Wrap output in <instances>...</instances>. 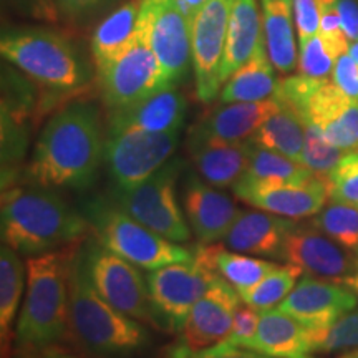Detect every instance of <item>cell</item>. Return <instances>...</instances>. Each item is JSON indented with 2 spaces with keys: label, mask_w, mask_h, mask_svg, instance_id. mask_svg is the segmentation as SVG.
I'll use <instances>...</instances> for the list:
<instances>
[{
  "label": "cell",
  "mask_w": 358,
  "mask_h": 358,
  "mask_svg": "<svg viewBox=\"0 0 358 358\" xmlns=\"http://www.w3.org/2000/svg\"><path fill=\"white\" fill-rule=\"evenodd\" d=\"M103 156L100 111L88 101L69 103L40 133L29 179L55 189L85 191L95 182Z\"/></svg>",
  "instance_id": "1"
},
{
  "label": "cell",
  "mask_w": 358,
  "mask_h": 358,
  "mask_svg": "<svg viewBox=\"0 0 358 358\" xmlns=\"http://www.w3.org/2000/svg\"><path fill=\"white\" fill-rule=\"evenodd\" d=\"M70 335L92 358H148L153 337L140 320L120 312L92 284L85 262L83 241L77 244L69 271Z\"/></svg>",
  "instance_id": "2"
},
{
  "label": "cell",
  "mask_w": 358,
  "mask_h": 358,
  "mask_svg": "<svg viewBox=\"0 0 358 358\" xmlns=\"http://www.w3.org/2000/svg\"><path fill=\"white\" fill-rule=\"evenodd\" d=\"M0 227L2 243L29 257L82 243L90 231L82 211L71 208L55 187L37 182L3 187Z\"/></svg>",
  "instance_id": "3"
},
{
  "label": "cell",
  "mask_w": 358,
  "mask_h": 358,
  "mask_svg": "<svg viewBox=\"0 0 358 358\" xmlns=\"http://www.w3.org/2000/svg\"><path fill=\"white\" fill-rule=\"evenodd\" d=\"M73 249L27 259V289L15 327V348L27 358L42 355L69 338V271Z\"/></svg>",
  "instance_id": "4"
},
{
  "label": "cell",
  "mask_w": 358,
  "mask_h": 358,
  "mask_svg": "<svg viewBox=\"0 0 358 358\" xmlns=\"http://www.w3.org/2000/svg\"><path fill=\"white\" fill-rule=\"evenodd\" d=\"M0 53L34 82L55 92H75L92 80V66L83 52L55 30L38 27L6 30Z\"/></svg>",
  "instance_id": "5"
},
{
  "label": "cell",
  "mask_w": 358,
  "mask_h": 358,
  "mask_svg": "<svg viewBox=\"0 0 358 358\" xmlns=\"http://www.w3.org/2000/svg\"><path fill=\"white\" fill-rule=\"evenodd\" d=\"M82 214L103 248L145 271L186 262L194 257V249L182 248L156 234L106 196H93L83 201Z\"/></svg>",
  "instance_id": "6"
},
{
  "label": "cell",
  "mask_w": 358,
  "mask_h": 358,
  "mask_svg": "<svg viewBox=\"0 0 358 358\" xmlns=\"http://www.w3.org/2000/svg\"><path fill=\"white\" fill-rule=\"evenodd\" d=\"M217 277L209 244L198 245L191 261L148 271L146 282L155 310V327L164 332L181 334L192 306Z\"/></svg>",
  "instance_id": "7"
},
{
  "label": "cell",
  "mask_w": 358,
  "mask_h": 358,
  "mask_svg": "<svg viewBox=\"0 0 358 358\" xmlns=\"http://www.w3.org/2000/svg\"><path fill=\"white\" fill-rule=\"evenodd\" d=\"M182 159H169L153 176L128 189L113 187L110 199L129 216L145 224L171 243L191 239V227L179 208L176 185L182 171Z\"/></svg>",
  "instance_id": "8"
},
{
  "label": "cell",
  "mask_w": 358,
  "mask_h": 358,
  "mask_svg": "<svg viewBox=\"0 0 358 358\" xmlns=\"http://www.w3.org/2000/svg\"><path fill=\"white\" fill-rule=\"evenodd\" d=\"M179 134L181 131L108 129L103 159L113 187L128 189L153 176L171 159L179 145Z\"/></svg>",
  "instance_id": "9"
},
{
  "label": "cell",
  "mask_w": 358,
  "mask_h": 358,
  "mask_svg": "<svg viewBox=\"0 0 358 358\" xmlns=\"http://www.w3.org/2000/svg\"><path fill=\"white\" fill-rule=\"evenodd\" d=\"M83 250L88 275L98 294L120 312L156 325L146 275L138 271L140 267L103 248L95 237L83 241Z\"/></svg>",
  "instance_id": "10"
},
{
  "label": "cell",
  "mask_w": 358,
  "mask_h": 358,
  "mask_svg": "<svg viewBox=\"0 0 358 358\" xmlns=\"http://www.w3.org/2000/svg\"><path fill=\"white\" fill-rule=\"evenodd\" d=\"M138 32L158 58L168 87H178L192 65L191 24L178 0H141Z\"/></svg>",
  "instance_id": "11"
},
{
  "label": "cell",
  "mask_w": 358,
  "mask_h": 358,
  "mask_svg": "<svg viewBox=\"0 0 358 358\" xmlns=\"http://www.w3.org/2000/svg\"><path fill=\"white\" fill-rule=\"evenodd\" d=\"M98 75L101 80L103 100L110 111L145 100L168 87L158 58L140 32L127 50Z\"/></svg>",
  "instance_id": "12"
},
{
  "label": "cell",
  "mask_w": 358,
  "mask_h": 358,
  "mask_svg": "<svg viewBox=\"0 0 358 358\" xmlns=\"http://www.w3.org/2000/svg\"><path fill=\"white\" fill-rule=\"evenodd\" d=\"M231 6L232 0H208L191 24V57L196 95L203 103L213 101L222 85L221 70Z\"/></svg>",
  "instance_id": "13"
},
{
  "label": "cell",
  "mask_w": 358,
  "mask_h": 358,
  "mask_svg": "<svg viewBox=\"0 0 358 358\" xmlns=\"http://www.w3.org/2000/svg\"><path fill=\"white\" fill-rule=\"evenodd\" d=\"M357 306V294L343 282L306 275L277 308L301 322L310 332H320L355 310Z\"/></svg>",
  "instance_id": "14"
},
{
  "label": "cell",
  "mask_w": 358,
  "mask_h": 358,
  "mask_svg": "<svg viewBox=\"0 0 358 358\" xmlns=\"http://www.w3.org/2000/svg\"><path fill=\"white\" fill-rule=\"evenodd\" d=\"M282 261L299 266L306 274L343 282L358 272V257L324 234L313 224H297L285 243Z\"/></svg>",
  "instance_id": "15"
},
{
  "label": "cell",
  "mask_w": 358,
  "mask_h": 358,
  "mask_svg": "<svg viewBox=\"0 0 358 358\" xmlns=\"http://www.w3.org/2000/svg\"><path fill=\"white\" fill-rule=\"evenodd\" d=\"M182 211L192 234L201 244L224 241L243 213L226 192L208 182L198 173H186L182 181Z\"/></svg>",
  "instance_id": "16"
},
{
  "label": "cell",
  "mask_w": 358,
  "mask_h": 358,
  "mask_svg": "<svg viewBox=\"0 0 358 358\" xmlns=\"http://www.w3.org/2000/svg\"><path fill=\"white\" fill-rule=\"evenodd\" d=\"M232 189L243 203L287 219L315 216L325 208L330 196L329 182L320 178H313L303 185H262L241 179Z\"/></svg>",
  "instance_id": "17"
},
{
  "label": "cell",
  "mask_w": 358,
  "mask_h": 358,
  "mask_svg": "<svg viewBox=\"0 0 358 358\" xmlns=\"http://www.w3.org/2000/svg\"><path fill=\"white\" fill-rule=\"evenodd\" d=\"M299 113L315 124L332 146L345 153L358 151V101L334 82L320 80Z\"/></svg>",
  "instance_id": "18"
},
{
  "label": "cell",
  "mask_w": 358,
  "mask_h": 358,
  "mask_svg": "<svg viewBox=\"0 0 358 358\" xmlns=\"http://www.w3.org/2000/svg\"><path fill=\"white\" fill-rule=\"evenodd\" d=\"M241 295L221 275L194 303L182 329V342L192 350H204L231 334Z\"/></svg>",
  "instance_id": "19"
},
{
  "label": "cell",
  "mask_w": 358,
  "mask_h": 358,
  "mask_svg": "<svg viewBox=\"0 0 358 358\" xmlns=\"http://www.w3.org/2000/svg\"><path fill=\"white\" fill-rule=\"evenodd\" d=\"M187 153L201 178L216 187L234 186L248 171L252 138L245 141H221L189 131Z\"/></svg>",
  "instance_id": "20"
},
{
  "label": "cell",
  "mask_w": 358,
  "mask_h": 358,
  "mask_svg": "<svg viewBox=\"0 0 358 358\" xmlns=\"http://www.w3.org/2000/svg\"><path fill=\"white\" fill-rule=\"evenodd\" d=\"M297 222L266 211H243L224 237V245L249 256L282 259L285 243Z\"/></svg>",
  "instance_id": "21"
},
{
  "label": "cell",
  "mask_w": 358,
  "mask_h": 358,
  "mask_svg": "<svg viewBox=\"0 0 358 358\" xmlns=\"http://www.w3.org/2000/svg\"><path fill=\"white\" fill-rule=\"evenodd\" d=\"M187 101L176 87L161 88L145 100L110 111L108 129H143L151 133L181 131Z\"/></svg>",
  "instance_id": "22"
},
{
  "label": "cell",
  "mask_w": 358,
  "mask_h": 358,
  "mask_svg": "<svg viewBox=\"0 0 358 358\" xmlns=\"http://www.w3.org/2000/svg\"><path fill=\"white\" fill-rule=\"evenodd\" d=\"M243 348L272 358H310L312 334L280 308L261 310L257 332Z\"/></svg>",
  "instance_id": "23"
},
{
  "label": "cell",
  "mask_w": 358,
  "mask_h": 358,
  "mask_svg": "<svg viewBox=\"0 0 358 358\" xmlns=\"http://www.w3.org/2000/svg\"><path fill=\"white\" fill-rule=\"evenodd\" d=\"M279 105L275 96L262 101L227 103L191 128L192 133L221 141H245L262 127Z\"/></svg>",
  "instance_id": "24"
},
{
  "label": "cell",
  "mask_w": 358,
  "mask_h": 358,
  "mask_svg": "<svg viewBox=\"0 0 358 358\" xmlns=\"http://www.w3.org/2000/svg\"><path fill=\"white\" fill-rule=\"evenodd\" d=\"M262 40L266 37L256 0H232L221 83H226L245 62H249Z\"/></svg>",
  "instance_id": "25"
},
{
  "label": "cell",
  "mask_w": 358,
  "mask_h": 358,
  "mask_svg": "<svg viewBox=\"0 0 358 358\" xmlns=\"http://www.w3.org/2000/svg\"><path fill=\"white\" fill-rule=\"evenodd\" d=\"M141 0L127 2L100 22L92 38V55L98 73L123 53L138 35Z\"/></svg>",
  "instance_id": "26"
},
{
  "label": "cell",
  "mask_w": 358,
  "mask_h": 358,
  "mask_svg": "<svg viewBox=\"0 0 358 358\" xmlns=\"http://www.w3.org/2000/svg\"><path fill=\"white\" fill-rule=\"evenodd\" d=\"M261 7L268 58L280 73H290L297 66L294 0H261Z\"/></svg>",
  "instance_id": "27"
},
{
  "label": "cell",
  "mask_w": 358,
  "mask_h": 358,
  "mask_svg": "<svg viewBox=\"0 0 358 358\" xmlns=\"http://www.w3.org/2000/svg\"><path fill=\"white\" fill-rule=\"evenodd\" d=\"M274 69L268 58L266 40H262L249 62H245L224 85L221 101H262L274 96L279 87Z\"/></svg>",
  "instance_id": "28"
},
{
  "label": "cell",
  "mask_w": 358,
  "mask_h": 358,
  "mask_svg": "<svg viewBox=\"0 0 358 358\" xmlns=\"http://www.w3.org/2000/svg\"><path fill=\"white\" fill-rule=\"evenodd\" d=\"M252 140L267 150L277 151V153L302 164L306 123H303L302 115L294 106L279 100L277 108L268 115L262 127L254 133Z\"/></svg>",
  "instance_id": "29"
},
{
  "label": "cell",
  "mask_w": 358,
  "mask_h": 358,
  "mask_svg": "<svg viewBox=\"0 0 358 358\" xmlns=\"http://www.w3.org/2000/svg\"><path fill=\"white\" fill-rule=\"evenodd\" d=\"M313 178L303 164L254 143L249 168L241 179L262 185H303Z\"/></svg>",
  "instance_id": "30"
},
{
  "label": "cell",
  "mask_w": 358,
  "mask_h": 358,
  "mask_svg": "<svg viewBox=\"0 0 358 358\" xmlns=\"http://www.w3.org/2000/svg\"><path fill=\"white\" fill-rule=\"evenodd\" d=\"M20 254L2 244L0 249V334L2 343L10 335L13 319H15L22 290L27 284V266L20 261Z\"/></svg>",
  "instance_id": "31"
},
{
  "label": "cell",
  "mask_w": 358,
  "mask_h": 358,
  "mask_svg": "<svg viewBox=\"0 0 358 358\" xmlns=\"http://www.w3.org/2000/svg\"><path fill=\"white\" fill-rule=\"evenodd\" d=\"M211 257L217 274L229 282L239 294L252 289L277 267L274 262L264 261L261 257L244 256L243 252L226 250L219 245H211Z\"/></svg>",
  "instance_id": "32"
},
{
  "label": "cell",
  "mask_w": 358,
  "mask_h": 358,
  "mask_svg": "<svg viewBox=\"0 0 358 358\" xmlns=\"http://www.w3.org/2000/svg\"><path fill=\"white\" fill-rule=\"evenodd\" d=\"M302 274V268L299 266H294V264L277 266L257 285L239 294L241 301L250 307L257 308V310L274 308L277 303H280L292 292Z\"/></svg>",
  "instance_id": "33"
},
{
  "label": "cell",
  "mask_w": 358,
  "mask_h": 358,
  "mask_svg": "<svg viewBox=\"0 0 358 358\" xmlns=\"http://www.w3.org/2000/svg\"><path fill=\"white\" fill-rule=\"evenodd\" d=\"M312 224L334 239L335 243L358 257V209L353 206L337 203L325 204L319 214H315Z\"/></svg>",
  "instance_id": "34"
},
{
  "label": "cell",
  "mask_w": 358,
  "mask_h": 358,
  "mask_svg": "<svg viewBox=\"0 0 358 358\" xmlns=\"http://www.w3.org/2000/svg\"><path fill=\"white\" fill-rule=\"evenodd\" d=\"M303 123H306V141H303L302 164L315 178L329 181L335 166L345 156L343 155L345 151L330 145L315 124L306 122V120H303Z\"/></svg>",
  "instance_id": "35"
},
{
  "label": "cell",
  "mask_w": 358,
  "mask_h": 358,
  "mask_svg": "<svg viewBox=\"0 0 358 358\" xmlns=\"http://www.w3.org/2000/svg\"><path fill=\"white\" fill-rule=\"evenodd\" d=\"M312 334L313 353H338L358 348V308L348 312L329 329Z\"/></svg>",
  "instance_id": "36"
},
{
  "label": "cell",
  "mask_w": 358,
  "mask_h": 358,
  "mask_svg": "<svg viewBox=\"0 0 358 358\" xmlns=\"http://www.w3.org/2000/svg\"><path fill=\"white\" fill-rule=\"evenodd\" d=\"M337 58L338 57L335 55L324 37L320 34H315L313 37L301 43L299 70L308 78L329 80V75H332Z\"/></svg>",
  "instance_id": "37"
},
{
  "label": "cell",
  "mask_w": 358,
  "mask_h": 358,
  "mask_svg": "<svg viewBox=\"0 0 358 358\" xmlns=\"http://www.w3.org/2000/svg\"><path fill=\"white\" fill-rule=\"evenodd\" d=\"M327 182L332 201L358 209V151L343 156Z\"/></svg>",
  "instance_id": "38"
},
{
  "label": "cell",
  "mask_w": 358,
  "mask_h": 358,
  "mask_svg": "<svg viewBox=\"0 0 358 358\" xmlns=\"http://www.w3.org/2000/svg\"><path fill=\"white\" fill-rule=\"evenodd\" d=\"M320 27L319 34L330 45L337 57L348 52V40L340 22L337 0H319Z\"/></svg>",
  "instance_id": "39"
},
{
  "label": "cell",
  "mask_w": 358,
  "mask_h": 358,
  "mask_svg": "<svg viewBox=\"0 0 358 358\" xmlns=\"http://www.w3.org/2000/svg\"><path fill=\"white\" fill-rule=\"evenodd\" d=\"M259 320H261V310L248 306V303L239 306L236 310L234 322H232L231 334L216 345L222 348H243L256 335Z\"/></svg>",
  "instance_id": "40"
},
{
  "label": "cell",
  "mask_w": 358,
  "mask_h": 358,
  "mask_svg": "<svg viewBox=\"0 0 358 358\" xmlns=\"http://www.w3.org/2000/svg\"><path fill=\"white\" fill-rule=\"evenodd\" d=\"M158 358H272L248 348H222L213 345L204 350H192L182 340L169 345Z\"/></svg>",
  "instance_id": "41"
},
{
  "label": "cell",
  "mask_w": 358,
  "mask_h": 358,
  "mask_svg": "<svg viewBox=\"0 0 358 358\" xmlns=\"http://www.w3.org/2000/svg\"><path fill=\"white\" fill-rule=\"evenodd\" d=\"M3 3L22 19L58 24L62 17L57 0H3Z\"/></svg>",
  "instance_id": "42"
},
{
  "label": "cell",
  "mask_w": 358,
  "mask_h": 358,
  "mask_svg": "<svg viewBox=\"0 0 358 358\" xmlns=\"http://www.w3.org/2000/svg\"><path fill=\"white\" fill-rule=\"evenodd\" d=\"M294 22L301 43L319 34V0H294Z\"/></svg>",
  "instance_id": "43"
},
{
  "label": "cell",
  "mask_w": 358,
  "mask_h": 358,
  "mask_svg": "<svg viewBox=\"0 0 358 358\" xmlns=\"http://www.w3.org/2000/svg\"><path fill=\"white\" fill-rule=\"evenodd\" d=\"M332 82L352 100L358 101V64L348 52L335 60Z\"/></svg>",
  "instance_id": "44"
},
{
  "label": "cell",
  "mask_w": 358,
  "mask_h": 358,
  "mask_svg": "<svg viewBox=\"0 0 358 358\" xmlns=\"http://www.w3.org/2000/svg\"><path fill=\"white\" fill-rule=\"evenodd\" d=\"M111 0H57L60 12L71 20L87 19L108 6Z\"/></svg>",
  "instance_id": "45"
},
{
  "label": "cell",
  "mask_w": 358,
  "mask_h": 358,
  "mask_svg": "<svg viewBox=\"0 0 358 358\" xmlns=\"http://www.w3.org/2000/svg\"><path fill=\"white\" fill-rule=\"evenodd\" d=\"M342 29L348 42L358 40V0H337Z\"/></svg>",
  "instance_id": "46"
},
{
  "label": "cell",
  "mask_w": 358,
  "mask_h": 358,
  "mask_svg": "<svg viewBox=\"0 0 358 358\" xmlns=\"http://www.w3.org/2000/svg\"><path fill=\"white\" fill-rule=\"evenodd\" d=\"M206 2H208V0H178L179 7H181V10L185 13V17L189 24H192V20L196 19V15H198L201 8L204 7Z\"/></svg>",
  "instance_id": "47"
},
{
  "label": "cell",
  "mask_w": 358,
  "mask_h": 358,
  "mask_svg": "<svg viewBox=\"0 0 358 358\" xmlns=\"http://www.w3.org/2000/svg\"><path fill=\"white\" fill-rule=\"evenodd\" d=\"M343 284H347L348 287H350L353 292L357 294V297H358V272H357V274L350 275V277H347V279L343 280Z\"/></svg>",
  "instance_id": "48"
},
{
  "label": "cell",
  "mask_w": 358,
  "mask_h": 358,
  "mask_svg": "<svg viewBox=\"0 0 358 358\" xmlns=\"http://www.w3.org/2000/svg\"><path fill=\"white\" fill-rule=\"evenodd\" d=\"M348 53H350L353 60H355L357 64H358V40H355V42L348 43Z\"/></svg>",
  "instance_id": "49"
},
{
  "label": "cell",
  "mask_w": 358,
  "mask_h": 358,
  "mask_svg": "<svg viewBox=\"0 0 358 358\" xmlns=\"http://www.w3.org/2000/svg\"><path fill=\"white\" fill-rule=\"evenodd\" d=\"M29 358H78L73 355H37V357H29Z\"/></svg>",
  "instance_id": "50"
},
{
  "label": "cell",
  "mask_w": 358,
  "mask_h": 358,
  "mask_svg": "<svg viewBox=\"0 0 358 358\" xmlns=\"http://www.w3.org/2000/svg\"><path fill=\"white\" fill-rule=\"evenodd\" d=\"M338 358H358V348H355V350H350V352L343 353V355L338 357Z\"/></svg>",
  "instance_id": "51"
}]
</instances>
